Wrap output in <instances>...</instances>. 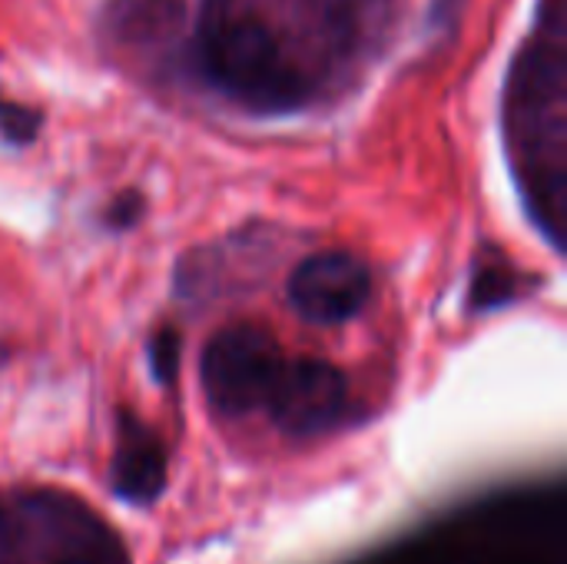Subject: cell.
Listing matches in <instances>:
<instances>
[{"mask_svg": "<svg viewBox=\"0 0 567 564\" xmlns=\"http://www.w3.org/2000/svg\"><path fill=\"white\" fill-rule=\"evenodd\" d=\"M199 57L209 80L239 103L279 113L309 96L302 66L256 10L239 0H213L199 27Z\"/></svg>", "mask_w": 567, "mask_h": 564, "instance_id": "1", "label": "cell"}, {"mask_svg": "<svg viewBox=\"0 0 567 564\" xmlns=\"http://www.w3.org/2000/svg\"><path fill=\"white\" fill-rule=\"evenodd\" d=\"M282 349L262 326L236 322L216 332L199 359V379L219 416H246L269 402L282 372Z\"/></svg>", "mask_w": 567, "mask_h": 564, "instance_id": "2", "label": "cell"}, {"mask_svg": "<svg viewBox=\"0 0 567 564\" xmlns=\"http://www.w3.org/2000/svg\"><path fill=\"white\" fill-rule=\"evenodd\" d=\"M372 293L365 263L352 253L329 249L302 259L289 276V302L316 326H339L362 312Z\"/></svg>", "mask_w": 567, "mask_h": 564, "instance_id": "3", "label": "cell"}, {"mask_svg": "<svg viewBox=\"0 0 567 564\" xmlns=\"http://www.w3.org/2000/svg\"><path fill=\"white\" fill-rule=\"evenodd\" d=\"M349 402L346 376L322 359L282 362V372L269 392V416L289 435H319L332 429Z\"/></svg>", "mask_w": 567, "mask_h": 564, "instance_id": "4", "label": "cell"}, {"mask_svg": "<svg viewBox=\"0 0 567 564\" xmlns=\"http://www.w3.org/2000/svg\"><path fill=\"white\" fill-rule=\"evenodd\" d=\"M166 485V455L163 445L143 429L126 425L113 455V492L133 505H150Z\"/></svg>", "mask_w": 567, "mask_h": 564, "instance_id": "5", "label": "cell"}, {"mask_svg": "<svg viewBox=\"0 0 567 564\" xmlns=\"http://www.w3.org/2000/svg\"><path fill=\"white\" fill-rule=\"evenodd\" d=\"M40 130V113H33L30 106L20 103H7L0 100V136L7 143H30Z\"/></svg>", "mask_w": 567, "mask_h": 564, "instance_id": "6", "label": "cell"}, {"mask_svg": "<svg viewBox=\"0 0 567 564\" xmlns=\"http://www.w3.org/2000/svg\"><path fill=\"white\" fill-rule=\"evenodd\" d=\"M150 369L159 382H173L179 369V336L173 329H163L150 339Z\"/></svg>", "mask_w": 567, "mask_h": 564, "instance_id": "7", "label": "cell"}, {"mask_svg": "<svg viewBox=\"0 0 567 564\" xmlns=\"http://www.w3.org/2000/svg\"><path fill=\"white\" fill-rule=\"evenodd\" d=\"M140 209H143V203H140V196H120L116 203H113V209L106 213V219L113 223V226H126V223H133L136 216H140Z\"/></svg>", "mask_w": 567, "mask_h": 564, "instance_id": "8", "label": "cell"}, {"mask_svg": "<svg viewBox=\"0 0 567 564\" xmlns=\"http://www.w3.org/2000/svg\"><path fill=\"white\" fill-rule=\"evenodd\" d=\"M56 564H126L123 555H116L113 548H86V552H76V555H66Z\"/></svg>", "mask_w": 567, "mask_h": 564, "instance_id": "9", "label": "cell"}, {"mask_svg": "<svg viewBox=\"0 0 567 564\" xmlns=\"http://www.w3.org/2000/svg\"><path fill=\"white\" fill-rule=\"evenodd\" d=\"M462 3H465V0H432V7H429V20H432V23H449V20H455V17H458Z\"/></svg>", "mask_w": 567, "mask_h": 564, "instance_id": "10", "label": "cell"}, {"mask_svg": "<svg viewBox=\"0 0 567 564\" xmlns=\"http://www.w3.org/2000/svg\"><path fill=\"white\" fill-rule=\"evenodd\" d=\"M502 564H555L548 562V558H535V555H518V558H508V562Z\"/></svg>", "mask_w": 567, "mask_h": 564, "instance_id": "11", "label": "cell"}]
</instances>
